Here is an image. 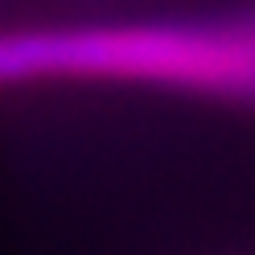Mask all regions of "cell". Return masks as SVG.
Segmentation results:
<instances>
[{"label": "cell", "mask_w": 255, "mask_h": 255, "mask_svg": "<svg viewBox=\"0 0 255 255\" xmlns=\"http://www.w3.org/2000/svg\"><path fill=\"white\" fill-rule=\"evenodd\" d=\"M54 78L156 83L255 99V12L165 25L0 29V87Z\"/></svg>", "instance_id": "1"}]
</instances>
